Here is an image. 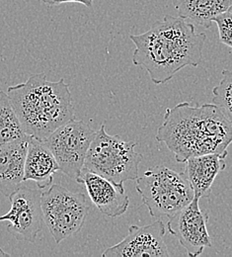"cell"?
Wrapping results in <instances>:
<instances>
[{
	"label": "cell",
	"instance_id": "cell-1",
	"mask_svg": "<svg viewBox=\"0 0 232 257\" xmlns=\"http://www.w3.org/2000/svg\"><path fill=\"white\" fill-rule=\"evenodd\" d=\"M134 65L143 66L154 84L171 80L183 67L199 66L206 36L181 18L166 15L143 34L131 35Z\"/></svg>",
	"mask_w": 232,
	"mask_h": 257
},
{
	"label": "cell",
	"instance_id": "cell-2",
	"mask_svg": "<svg viewBox=\"0 0 232 257\" xmlns=\"http://www.w3.org/2000/svg\"><path fill=\"white\" fill-rule=\"evenodd\" d=\"M156 140L165 144L179 163L207 154L226 158L232 143V123L214 104L194 106L183 102L166 109Z\"/></svg>",
	"mask_w": 232,
	"mask_h": 257
},
{
	"label": "cell",
	"instance_id": "cell-3",
	"mask_svg": "<svg viewBox=\"0 0 232 257\" xmlns=\"http://www.w3.org/2000/svg\"><path fill=\"white\" fill-rule=\"evenodd\" d=\"M7 94L25 134L44 141L75 119L69 85L65 78L49 81L45 72L34 73L24 83L9 86Z\"/></svg>",
	"mask_w": 232,
	"mask_h": 257
},
{
	"label": "cell",
	"instance_id": "cell-4",
	"mask_svg": "<svg viewBox=\"0 0 232 257\" xmlns=\"http://www.w3.org/2000/svg\"><path fill=\"white\" fill-rule=\"evenodd\" d=\"M135 181V189L150 216L163 223H167L195 197L186 174L166 166L149 167Z\"/></svg>",
	"mask_w": 232,
	"mask_h": 257
},
{
	"label": "cell",
	"instance_id": "cell-5",
	"mask_svg": "<svg viewBox=\"0 0 232 257\" xmlns=\"http://www.w3.org/2000/svg\"><path fill=\"white\" fill-rule=\"evenodd\" d=\"M136 145L133 141H124L120 136L109 135L105 124H102L87 152L84 168L124 187L126 181L138 178V167L143 157L134 151Z\"/></svg>",
	"mask_w": 232,
	"mask_h": 257
},
{
	"label": "cell",
	"instance_id": "cell-6",
	"mask_svg": "<svg viewBox=\"0 0 232 257\" xmlns=\"http://www.w3.org/2000/svg\"><path fill=\"white\" fill-rule=\"evenodd\" d=\"M41 206L44 222L57 243L81 230L89 213L84 194L71 192L60 184L42 192Z\"/></svg>",
	"mask_w": 232,
	"mask_h": 257
},
{
	"label": "cell",
	"instance_id": "cell-7",
	"mask_svg": "<svg viewBox=\"0 0 232 257\" xmlns=\"http://www.w3.org/2000/svg\"><path fill=\"white\" fill-rule=\"evenodd\" d=\"M95 135L96 131L88 124L72 119L53 132L44 143L54 155L60 171L76 181Z\"/></svg>",
	"mask_w": 232,
	"mask_h": 257
},
{
	"label": "cell",
	"instance_id": "cell-8",
	"mask_svg": "<svg viewBox=\"0 0 232 257\" xmlns=\"http://www.w3.org/2000/svg\"><path fill=\"white\" fill-rule=\"evenodd\" d=\"M41 197L40 188L21 186L8 198L11 209L0 216V222H8L7 230L19 240L34 243L43 229L45 222Z\"/></svg>",
	"mask_w": 232,
	"mask_h": 257
},
{
	"label": "cell",
	"instance_id": "cell-9",
	"mask_svg": "<svg viewBox=\"0 0 232 257\" xmlns=\"http://www.w3.org/2000/svg\"><path fill=\"white\" fill-rule=\"evenodd\" d=\"M208 215L199 208V198L194 199L168 222V231L174 235L190 257L199 256L204 248L211 246L207 231Z\"/></svg>",
	"mask_w": 232,
	"mask_h": 257
},
{
	"label": "cell",
	"instance_id": "cell-10",
	"mask_svg": "<svg viewBox=\"0 0 232 257\" xmlns=\"http://www.w3.org/2000/svg\"><path fill=\"white\" fill-rule=\"evenodd\" d=\"M166 225L160 220L144 226L132 225L128 235L119 243L107 248L103 257L170 256L164 241Z\"/></svg>",
	"mask_w": 232,
	"mask_h": 257
},
{
	"label": "cell",
	"instance_id": "cell-11",
	"mask_svg": "<svg viewBox=\"0 0 232 257\" xmlns=\"http://www.w3.org/2000/svg\"><path fill=\"white\" fill-rule=\"evenodd\" d=\"M76 181L85 185L91 202L105 216L117 218L127 212L130 199L125 192V187H120L84 167Z\"/></svg>",
	"mask_w": 232,
	"mask_h": 257
},
{
	"label": "cell",
	"instance_id": "cell-12",
	"mask_svg": "<svg viewBox=\"0 0 232 257\" xmlns=\"http://www.w3.org/2000/svg\"><path fill=\"white\" fill-rule=\"evenodd\" d=\"M29 135L0 146V193L9 198L24 182Z\"/></svg>",
	"mask_w": 232,
	"mask_h": 257
},
{
	"label": "cell",
	"instance_id": "cell-13",
	"mask_svg": "<svg viewBox=\"0 0 232 257\" xmlns=\"http://www.w3.org/2000/svg\"><path fill=\"white\" fill-rule=\"evenodd\" d=\"M59 170L58 162L44 141L30 136L25 160L24 182L34 181L38 188L45 189L52 185L54 176Z\"/></svg>",
	"mask_w": 232,
	"mask_h": 257
},
{
	"label": "cell",
	"instance_id": "cell-14",
	"mask_svg": "<svg viewBox=\"0 0 232 257\" xmlns=\"http://www.w3.org/2000/svg\"><path fill=\"white\" fill-rule=\"evenodd\" d=\"M186 174L194 193L199 198L208 197L217 174L226 167L225 158L217 154L192 157L185 161Z\"/></svg>",
	"mask_w": 232,
	"mask_h": 257
},
{
	"label": "cell",
	"instance_id": "cell-15",
	"mask_svg": "<svg viewBox=\"0 0 232 257\" xmlns=\"http://www.w3.org/2000/svg\"><path fill=\"white\" fill-rule=\"evenodd\" d=\"M232 0H172L179 17L204 29L211 26L214 18L228 11Z\"/></svg>",
	"mask_w": 232,
	"mask_h": 257
},
{
	"label": "cell",
	"instance_id": "cell-16",
	"mask_svg": "<svg viewBox=\"0 0 232 257\" xmlns=\"http://www.w3.org/2000/svg\"><path fill=\"white\" fill-rule=\"evenodd\" d=\"M25 135L27 134L23 131L8 94L0 91V146L18 140Z\"/></svg>",
	"mask_w": 232,
	"mask_h": 257
},
{
	"label": "cell",
	"instance_id": "cell-17",
	"mask_svg": "<svg viewBox=\"0 0 232 257\" xmlns=\"http://www.w3.org/2000/svg\"><path fill=\"white\" fill-rule=\"evenodd\" d=\"M212 104L232 123V71L230 70H222V78L212 90Z\"/></svg>",
	"mask_w": 232,
	"mask_h": 257
},
{
	"label": "cell",
	"instance_id": "cell-18",
	"mask_svg": "<svg viewBox=\"0 0 232 257\" xmlns=\"http://www.w3.org/2000/svg\"><path fill=\"white\" fill-rule=\"evenodd\" d=\"M215 22L218 35H219V41L232 49V13L229 11L223 12L216 16L213 20Z\"/></svg>",
	"mask_w": 232,
	"mask_h": 257
},
{
	"label": "cell",
	"instance_id": "cell-19",
	"mask_svg": "<svg viewBox=\"0 0 232 257\" xmlns=\"http://www.w3.org/2000/svg\"><path fill=\"white\" fill-rule=\"evenodd\" d=\"M44 4L46 5H61L64 3H79V4H83L84 6L88 7V8H92L93 7V0H41Z\"/></svg>",
	"mask_w": 232,
	"mask_h": 257
},
{
	"label": "cell",
	"instance_id": "cell-20",
	"mask_svg": "<svg viewBox=\"0 0 232 257\" xmlns=\"http://www.w3.org/2000/svg\"><path fill=\"white\" fill-rule=\"evenodd\" d=\"M0 256H9V254L0 247Z\"/></svg>",
	"mask_w": 232,
	"mask_h": 257
},
{
	"label": "cell",
	"instance_id": "cell-21",
	"mask_svg": "<svg viewBox=\"0 0 232 257\" xmlns=\"http://www.w3.org/2000/svg\"><path fill=\"white\" fill-rule=\"evenodd\" d=\"M228 11H229V12H231V13H232V2H231V5H230V7H229V9H228Z\"/></svg>",
	"mask_w": 232,
	"mask_h": 257
}]
</instances>
